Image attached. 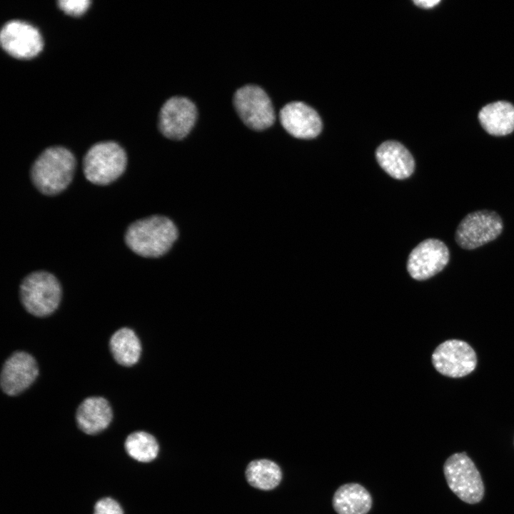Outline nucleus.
Listing matches in <instances>:
<instances>
[{"label":"nucleus","instance_id":"f257e3e1","mask_svg":"<svg viewBox=\"0 0 514 514\" xmlns=\"http://www.w3.org/2000/svg\"><path fill=\"white\" fill-rule=\"evenodd\" d=\"M178 237L175 224L162 216H152L132 223L125 233V242L135 253L146 258L164 255Z\"/></svg>","mask_w":514,"mask_h":514},{"label":"nucleus","instance_id":"f03ea898","mask_svg":"<svg viewBox=\"0 0 514 514\" xmlns=\"http://www.w3.org/2000/svg\"><path fill=\"white\" fill-rule=\"evenodd\" d=\"M75 167L76 160L69 150L58 146L49 147L34 161L31 180L42 193L55 195L71 183Z\"/></svg>","mask_w":514,"mask_h":514},{"label":"nucleus","instance_id":"7ed1b4c3","mask_svg":"<svg viewBox=\"0 0 514 514\" xmlns=\"http://www.w3.org/2000/svg\"><path fill=\"white\" fill-rule=\"evenodd\" d=\"M19 293L21 303L29 313L35 316L45 317L59 306L61 288L53 274L38 271L24 278Z\"/></svg>","mask_w":514,"mask_h":514},{"label":"nucleus","instance_id":"20e7f679","mask_svg":"<svg viewBox=\"0 0 514 514\" xmlns=\"http://www.w3.org/2000/svg\"><path fill=\"white\" fill-rule=\"evenodd\" d=\"M126 154L114 141H102L93 145L83 159L85 177L97 185H107L116 180L126 166Z\"/></svg>","mask_w":514,"mask_h":514},{"label":"nucleus","instance_id":"39448f33","mask_svg":"<svg viewBox=\"0 0 514 514\" xmlns=\"http://www.w3.org/2000/svg\"><path fill=\"white\" fill-rule=\"evenodd\" d=\"M443 473L451 491L468 504L480 503L485 487L480 472L465 452L449 456L443 465Z\"/></svg>","mask_w":514,"mask_h":514},{"label":"nucleus","instance_id":"423d86ee","mask_svg":"<svg viewBox=\"0 0 514 514\" xmlns=\"http://www.w3.org/2000/svg\"><path fill=\"white\" fill-rule=\"evenodd\" d=\"M503 221L495 211L482 209L468 213L458 225L455 241L463 249L473 250L496 239Z\"/></svg>","mask_w":514,"mask_h":514},{"label":"nucleus","instance_id":"0eeeda50","mask_svg":"<svg viewBox=\"0 0 514 514\" xmlns=\"http://www.w3.org/2000/svg\"><path fill=\"white\" fill-rule=\"evenodd\" d=\"M233 104L243 122L253 130H264L275 121L271 101L258 86L246 85L238 89L234 94Z\"/></svg>","mask_w":514,"mask_h":514},{"label":"nucleus","instance_id":"6e6552de","mask_svg":"<svg viewBox=\"0 0 514 514\" xmlns=\"http://www.w3.org/2000/svg\"><path fill=\"white\" fill-rule=\"evenodd\" d=\"M435 368L441 374L460 378L475 368L477 357L472 347L465 341L452 339L440 344L432 355Z\"/></svg>","mask_w":514,"mask_h":514},{"label":"nucleus","instance_id":"1a4fd4ad","mask_svg":"<svg viewBox=\"0 0 514 514\" xmlns=\"http://www.w3.org/2000/svg\"><path fill=\"white\" fill-rule=\"evenodd\" d=\"M449 259V249L442 241L428 238L410 252L407 270L413 278L426 280L440 272L447 266Z\"/></svg>","mask_w":514,"mask_h":514},{"label":"nucleus","instance_id":"9d476101","mask_svg":"<svg viewBox=\"0 0 514 514\" xmlns=\"http://www.w3.org/2000/svg\"><path fill=\"white\" fill-rule=\"evenodd\" d=\"M196 117V107L190 99L173 96L168 99L161 109L159 129L166 137L181 140L189 133Z\"/></svg>","mask_w":514,"mask_h":514},{"label":"nucleus","instance_id":"9b49d317","mask_svg":"<svg viewBox=\"0 0 514 514\" xmlns=\"http://www.w3.org/2000/svg\"><path fill=\"white\" fill-rule=\"evenodd\" d=\"M0 41L7 53L20 59L34 57L43 48V39L39 30L21 20H11L3 26Z\"/></svg>","mask_w":514,"mask_h":514},{"label":"nucleus","instance_id":"f8f14e48","mask_svg":"<svg viewBox=\"0 0 514 514\" xmlns=\"http://www.w3.org/2000/svg\"><path fill=\"white\" fill-rule=\"evenodd\" d=\"M39 368L34 358L24 351L11 354L3 365L1 387L9 395H16L28 388L36 380Z\"/></svg>","mask_w":514,"mask_h":514},{"label":"nucleus","instance_id":"ddd939ff","mask_svg":"<svg viewBox=\"0 0 514 514\" xmlns=\"http://www.w3.org/2000/svg\"><path fill=\"white\" fill-rule=\"evenodd\" d=\"M280 120L286 131L298 138H313L322 129L318 113L303 102L293 101L285 105L280 111Z\"/></svg>","mask_w":514,"mask_h":514},{"label":"nucleus","instance_id":"4468645a","mask_svg":"<svg viewBox=\"0 0 514 514\" xmlns=\"http://www.w3.org/2000/svg\"><path fill=\"white\" fill-rule=\"evenodd\" d=\"M376 156L381 167L394 178H406L414 171L413 156L398 141H387L382 143L376 149Z\"/></svg>","mask_w":514,"mask_h":514},{"label":"nucleus","instance_id":"2eb2a0df","mask_svg":"<svg viewBox=\"0 0 514 514\" xmlns=\"http://www.w3.org/2000/svg\"><path fill=\"white\" fill-rule=\"evenodd\" d=\"M113 413L109 402L102 397L84 399L79 405L76 420L79 428L86 434L96 435L110 424Z\"/></svg>","mask_w":514,"mask_h":514},{"label":"nucleus","instance_id":"dca6fc26","mask_svg":"<svg viewBox=\"0 0 514 514\" xmlns=\"http://www.w3.org/2000/svg\"><path fill=\"white\" fill-rule=\"evenodd\" d=\"M478 117L490 135L503 136L514 131V106L508 101H498L484 106Z\"/></svg>","mask_w":514,"mask_h":514},{"label":"nucleus","instance_id":"f3484780","mask_svg":"<svg viewBox=\"0 0 514 514\" xmlns=\"http://www.w3.org/2000/svg\"><path fill=\"white\" fill-rule=\"evenodd\" d=\"M332 503L338 514H366L371 508L372 498L362 485L347 483L337 489Z\"/></svg>","mask_w":514,"mask_h":514},{"label":"nucleus","instance_id":"a211bd4d","mask_svg":"<svg viewBox=\"0 0 514 514\" xmlns=\"http://www.w3.org/2000/svg\"><path fill=\"white\" fill-rule=\"evenodd\" d=\"M109 347L115 361L124 366L136 364L141 356V342L133 331L121 328L111 337Z\"/></svg>","mask_w":514,"mask_h":514},{"label":"nucleus","instance_id":"6ab92c4d","mask_svg":"<svg viewBox=\"0 0 514 514\" xmlns=\"http://www.w3.org/2000/svg\"><path fill=\"white\" fill-rule=\"evenodd\" d=\"M246 478L251 486L268 490L280 483L282 473L280 467L273 461L259 459L250 462L247 465Z\"/></svg>","mask_w":514,"mask_h":514},{"label":"nucleus","instance_id":"aec40b11","mask_svg":"<svg viewBox=\"0 0 514 514\" xmlns=\"http://www.w3.org/2000/svg\"><path fill=\"white\" fill-rule=\"evenodd\" d=\"M124 449L132 459L141 463H148L158 455L159 445L153 435L138 430L130 433L126 437Z\"/></svg>","mask_w":514,"mask_h":514},{"label":"nucleus","instance_id":"412c9836","mask_svg":"<svg viewBox=\"0 0 514 514\" xmlns=\"http://www.w3.org/2000/svg\"><path fill=\"white\" fill-rule=\"evenodd\" d=\"M93 514H124V511L116 500L111 497H104L94 505Z\"/></svg>","mask_w":514,"mask_h":514},{"label":"nucleus","instance_id":"4be33fe9","mask_svg":"<svg viewBox=\"0 0 514 514\" xmlns=\"http://www.w3.org/2000/svg\"><path fill=\"white\" fill-rule=\"evenodd\" d=\"M59 6L66 13L78 16L86 11L91 4L89 0H60Z\"/></svg>","mask_w":514,"mask_h":514},{"label":"nucleus","instance_id":"5701e85b","mask_svg":"<svg viewBox=\"0 0 514 514\" xmlns=\"http://www.w3.org/2000/svg\"><path fill=\"white\" fill-rule=\"evenodd\" d=\"M440 2V0H415L413 3L423 9H430Z\"/></svg>","mask_w":514,"mask_h":514}]
</instances>
